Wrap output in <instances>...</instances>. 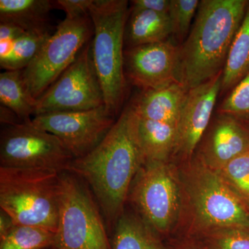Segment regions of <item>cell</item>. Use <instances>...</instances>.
Listing matches in <instances>:
<instances>
[{
  "label": "cell",
  "mask_w": 249,
  "mask_h": 249,
  "mask_svg": "<svg viewBox=\"0 0 249 249\" xmlns=\"http://www.w3.org/2000/svg\"><path fill=\"white\" fill-rule=\"evenodd\" d=\"M51 35L50 30L29 31L13 41L9 54L0 58L1 68L5 71L24 70Z\"/></svg>",
  "instance_id": "22"
},
{
  "label": "cell",
  "mask_w": 249,
  "mask_h": 249,
  "mask_svg": "<svg viewBox=\"0 0 249 249\" xmlns=\"http://www.w3.org/2000/svg\"><path fill=\"white\" fill-rule=\"evenodd\" d=\"M199 144L196 155L206 166L216 171L249 151V126L232 116L219 114Z\"/></svg>",
  "instance_id": "14"
},
{
  "label": "cell",
  "mask_w": 249,
  "mask_h": 249,
  "mask_svg": "<svg viewBox=\"0 0 249 249\" xmlns=\"http://www.w3.org/2000/svg\"><path fill=\"white\" fill-rule=\"evenodd\" d=\"M15 225L9 214L1 211L0 213V237L6 235Z\"/></svg>",
  "instance_id": "32"
},
{
  "label": "cell",
  "mask_w": 249,
  "mask_h": 249,
  "mask_svg": "<svg viewBox=\"0 0 249 249\" xmlns=\"http://www.w3.org/2000/svg\"><path fill=\"white\" fill-rule=\"evenodd\" d=\"M93 0H57L55 7L65 11L66 18L75 19L89 15V8Z\"/></svg>",
  "instance_id": "28"
},
{
  "label": "cell",
  "mask_w": 249,
  "mask_h": 249,
  "mask_svg": "<svg viewBox=\"0 0 249 249\" xmlns=\"http://www.w3.org/2000/svg\"><path fill=\"white\" fill-rule=\"evenodd\" d=\"M130 2L132 10H147L168 15L171 0H133Z\"/></svg>",
  "instance_id": "29"
},
{
  "label": "cell",
  "mask_w": 249,
  "mask_h": 249,
  "mask_svg": "<svg viewBox=\"0 0 249 249\" xmlns=\"http://www.w3.org/2000/svg\"><path fill=\"white\" fill-rule=\"evenodd\" d=\"M128 1L93 0L89 8L93 34L91 54L104 95L105 105L119 115L127 93L124 75V30L128 19Z\"/></svg>",
  "instance_id": "4"
},
{
  "label": "cell",
  "mask_w": 249,
  "mask_h": 249,
  "mask_svg": "<svg viewBox=\"0 0 249 249\" xmlns=\"http://www.w3.org/2000/svg\"><path fill=\"white\" fill-rule=\"evenodd\" d=\"M223 71L188 90L178 125V142L173 159L181 162L196 154L209 127L218 95L222 89Z\"/></svg>",
  "instance_id": "13"
},
{
  "label": "cell",
  "mask_w": 249,
  "mask_h": 249,
  "mask_svg": "<svg viewBox=\"0 0 249 249\" xmlns=\"http://www.w3.org/2000/svg\"><path fill=\"white\" fill-rule=\"evenodd\" d=\"M49 0H0V23H10L29 31L49 30Z\"/></svg>",
  "instance_id": "18"
},
{
  "label": "cell",
  "mask_w": 249,
  "mask_h": 249,
  "mask_svg": "<svg viewBox=\"0 0 249 249\" xmlns=\"http://www.w3.org/2000/svg\"><path fill=\"white\" fill-rule=\"evenodd\" d=\"M55 232L42 228L16 225L0 237V249H45L53 245Z\"/></svg>",
  "instance_id": "23"
},
{
  "label": "cell",
  "mask_w": 249,
  "mask_h": 249,
  "mask_svg": "<svg viewBox=\"0 0 249 249\" xmlns=\"http://www.w3.org/2000/svg\"><path fill=\"white\" fill-rule=\"evenodd\" d=\"M178 167L182 189L179 226L184 229V237L196 238L223 228L249 229L248 205L196 154Z\"/></svg>",
  "instance_id": "3"
},
{
  "label": "cell",
  "mask_w": 249,
  "mask_h": 249,
  "mask_svg": "<svg viewBox=\"0 0 249 249\" xmlns=\"http://www.w3.org/2000/svg\"><path fill=\"white\" fill-rule=\"evenodd\" d=\"M127 199L157 234L169 235L179 226L182 211L178 165L172 160L145 162L132 181Z\"/></svg>",
  "instance_id": "6"
},
{
  "label": "cell",
  "mask_w": 249,
  "mask_h": 249,
  "mask_svg": "<svg viewBox=\"0 0 249 249\" xmlns=\"http://www.w3.org/2000/svg\"><path fill=\"white\" fill-rule=\"evenodd\" d=\"M191 239L209 249H249V229L244 228H223Z\"/></svg>",
  "instance_id": "25"
},
{
  "label": "cell",
  "mask_w": 249,
  "mask_h": 249,
  "mask_svg": "<svg viewBox=\"0 0 249 249\" xmlns=\"http://www.w3.org/2000/svg\"><path fill=\"white\" fill-rule=\"evenodd\" d=\"M60 188L58 172L0 167V207L16 225L55 232Z\"/></svg>",
  "instance_id": "5"
},
{
  "label": "cell",
  "mask_w": 249,
  "mask_h": 249,
  "mask_svg": "<svg viewBox=\"0 0 249 249\" xmlns=\"http://www.w3.org/2000/svg\"><path fill=\"white\" fill-rule=\"evenodd\" d=\"M94 34L89 15L65 18L57 26L27 68L23 78L34 99L40 97L71 65Z\"/></svg>",
  "instance_id": "8"
},
{
  "label": "cell",
  "mask_w": 249,
  "mask_h": 249,
  "mask_svg": "<svg viewBox=\"0 0 249 249\" xmlns=\"http://www.w3.org/2000/svg\"><path fill=\"white\" fill-rule=\"evenodd\" d=\"M132 111L145 163L172 160L178 147V126L142 119Z\"/></svg>",
  "instance_id": "16"
},
{
  "label": "cell",
  "mask_w": 249,
  "mask_h": 249,
  "mask_svg": "<svg viewBox=\"0 0 249 249\" xmlns=\"http://www.w3.org/2000/svg\"><path fill=\"white\" fill-rule=\"evenodd\" d=\"M199 3V0H171L168 16L171 23L172 36L179 45L184 42L191 31L192 21L196 16Z\"/></svg>",
  "instance_id": "26"
},
{
  "label": "cell",
  "mask_w": 249,
  "mask_h": 249,
  "mask_svg": "<svg viewBox=\"0 0 249 249\" xmlns=\"http://www.w3.org/2000/svg\"><path fill=\"white\" fill-rule=\"evenodd\" d=\"M106 106L77 111H62L35 116L32 124L53 134L73 159L81 158L101 143L116 122Z\"/></svg>",
  "instance_id": "11"
},
{
  "label": "cell",
  "mask_w": 249,
  "mask_h": 249,
  "mask_svg": "<svg viewBox=\"0 0 249 249\" xmlns=\"http://www.w3.org/2000/svg\"><path fill=\"white\" fill-rule=\"evenodd\" d=\"M0 101L1 106L14 111L23 123L32 121L36 101L30 94L23 78V70L4 71L0 74Z\"/></svg>",
  "instance_id": "21"
},
{
  "label": "cell",
  "mask_w": 249,
  "mask_h": 249,
  "mask_svg": "<svg viewBox=\"0 0 249 249\" xmlns=\"http://www.w3.org/2000/svg\"><path fill=\"white\" fill-rule=\"evenodd\" d=\"M188 91L180 83L142 90L129 106L142 119L178 126Z\"/></svg>",
  "instance_id": "15"
},
{
  "label": "cell",
  "mask_w": 249,
  "mask_h": 249,
  "mask_svg": "<svg viewBox=\"0 0 249 249\" xmlns=\"http://www.w3.org/2000/svg\"><path fill=\"white\" fill-rule=\"evenodd\" d=\"M112 249H169L138 214L124 212L116 223Z\"/></svg>",
  "instance_id": "19"
},
{
  "label": "cell",
  "mask_w": 249,
  "mask_h": 249,
  "mask_svg": "<svg viewBox=\"0 0 249 249\" xmlns=\"http://www.w3.org/2000/svg\"><path fill=\"white\" fill-rule=\"evenodd\" d=\"M178 46L173 39L124 52V75L129 83L142 90L165 88L178 80Z\"/></svg>",
  "instance_id": "12"
},
{
  "label": "cell",
  "mask_w": 249,
  "mask_h": 249,
  "mask_svg": "<svg viewBox=\"0 0 249 249\" xmlns=\"http://www.w3.org/2000/svg\"><path fill=\"white\" fill-rule=\"evenodd\" d=\"M171 36V23L168 14L129 9L124 30V45L127 48L163 42Z\"/></svg>",
  "instance_id": "17"
},
{
  "label": "cell",
  "mask_w": 249,
  "mask_h": 249,
  "mask_svg": "<svg viewBox=\"0 0 249 249\" xmlns=\"http://www.w3.org/2000/svg\"><path fill=\"white\" fill-rule=\"evenodd\" d=\"M144 163L129 105L101 143L88 155L72 160L67 172L87 181L107 222L116 224L124 212L132 181Z\"/></svg>",
  "instance_id": "1"
},
{
  "label": "cell",
  "mask_w": 249,
  "mask_h": 249,
  "mask_svg": "<svg viewBox=\"0 0 249 249\" xmlns=\"http://www.w3.org/2000/svg\"><path fill=\"white\" fill-rule=\"evenodd\" d=\"M91 40L58 79L36 100L34 116L89 110L106 106L93 65Z\"/></svg>",
  "instance_id": "10"
},
{
  "label": "cell",
  "mask_w": 249,
  "mask_h": 249,
  "mask_svg": "<svg viewBox=\"0 0 249 249\" xmlns=\"http://www.w3.org/2000/svg\"><path fill=\"white\" fill-rule=\"evenodd\" d=\"M249 72V3L222 73V92L231 91Z\"/></svg>",
  "instance_id": "20"
},
{
  "label": "cell",
  "mask_w": 249,
  "mask_h": 249,
  "mask_svg": "<svg viewBox=\"0 0 249 249\" xmlns=\"http://www.w3.org/2000/svg\"><path fill=\"white\" fill-rule=\"evenodd\" d=\"M218 111L249 126V72L230 91Z\"/></svg>",
  "instance_id": "27"
},
{
  "label": "cell",
  "mask_w": 249,
  "mask_h": 249,
  "mask_svg": "<svg viewBox=\"0 0 249 249\" xmlns=\"http://www.w3.org/2000/svg\"><path fill=\"white\" fill-rule=\"evenodd\" d=\"M51 249H112L99 210L76 175L60 173L58 227Z\"/></svg>",
  "instance_id": "7"
},
{
  "label": "cell",
  "mask_w": 249,
  "mask_h": 249,
  "mask_svg": "<svg viewBox=\"0 0 249 249\" xmlns=\"http://www.w3.org/2000/svg\"><path fill=\"white\" fill-rule=\"evenodd\" d=\"M22 28L10 23H0V42H13L26 34Z\"/></svg>",
  "instance_id": "30"
},
{
  "label": "cell",
  "mask_w": 249,
  "mask_h": 249,
  "mask_svg": "<svg viewBox=\"0 0 249 249\" xmlns=\"http://www.w3.org/2000/svg\"><path fill=\"white\" fill-rule=\"evenodd\" d=\"M215 172L228 188L249 206V151Z\"/></svg>",
  "instance_id": "24"
},
{
  "label": "cell",
  "mask_w": 249,
  "mask_h": 249,
  "mask_svg": "<svg viewBox=\"0 0 249 249\" xmlns=\"http://www.w3.org/2000/svg\"><path fill=\"white\" fill-rule=\"evenodd\" d=\"M0 137V167L67 171L74 160L53 134L29 123L4 125Z\"/></svg>",
  "instance_id": "9"
},
{
  "label": "cell",
  "mask_w": 249,
  "mask_h": 249,
  "mask_svg": "<svg viewBox=\"0 0 249 249\" xmlns=\"http://www.w3.org/2000/svg\"><path fill=\"white\" fill-rule=\"evenodd\" d=\"M249 0H202L188 37L178 46V82L187 90L224 71Z\"/></svg>",
  "instance_id": "2"
},
{
  "label": "cell",
  "mask_w": 249,
  "mask_h": 249,
  "mask_svg": "<svg viewBox=\"0 0 249 249\" xmlns=\"http://www.w3.org/2000/svg\"><path fill=\"white\" fill-rule=\"evenodd\" d=\"M169 249H209L194 239L183 237L181 240H174Z\"/></svg>",
  "instance_id": "31"
}]
</instances>
